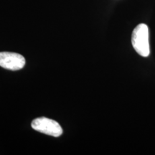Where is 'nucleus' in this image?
<instances>
[{
    "label": "nucleus",
    "instance_id": "obj_3",
    "mask_svg": "<svg viewBox=\"0 0 155 155\" xmlns=\"http://www.w3.org/2000/svg\"><path fill=\"white\" fill-rule=\"evenodd\" d=\"M25 65V59L22 55L10 52L0 53V66L10 71H19Z\"/></svg>",
    "mask_w": 155,
    "mask_h": 155
},
{
    "label": "nucleus",
    "instance_id": "obj_1",
    "mask_svg": "<svg viewBox=\"0 0 155 155\" xmlns=\"http://www.w3.org/2000/svg\"><path fill=\"white\" fill-rule=\"evenodd\" d=\"M131 43L134 49L142 57H148L150 54L149 41V28L145 24H139L133 30Z\"/></svg>",
    "mask_w": 155,
    "mask_h": 155
},
{
    "label": "nucleus",
    "instance_id": "obj_2",
    "mask_svg": "<svg viewBox=\"0 0 155 155\" xmlns=\"http://www.w3.org/2000/svg\"><path fill=\"white\" fill-rule=\"evenodd\" d=\"M34 130L45 134L58 137L63 134V129L57 121L46 117L37 118L31 124Z\"/></svg>",
    "mask_w": 155,
    "mask_h": 155
}]
</instances>
